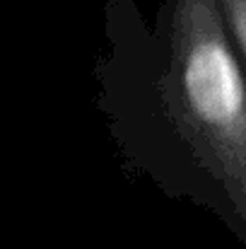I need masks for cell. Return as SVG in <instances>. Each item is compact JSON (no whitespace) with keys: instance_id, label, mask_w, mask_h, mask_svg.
<instances>
[{"instance_id":"obj_1","label":"cell","mask_w":246,"mask_h":249,"mask_svg":"<svg viewBox=\"0 0 246 249\" xmlns=\"http://www.w3.org/2000/svg\"><path fill=\"white\" fill-rule=\"evenodd\" d=\"M166 97L181 133L246 223V83L203 0H188L176 19Z\"/></svg>"},{"instance_id":"obj_2","label":"cell","mask_w":246,"mask_h":249,"mask_svg":"<svg viewBox=\"0 0 246 249\" xmlns=\"http://www.w3.org/2000/svg\"><path fill=\"white\" fill-rule=\"evenodd\" d=\"M234 24H237V32H239V41L246 51V2L234 5Z\"/></svg>"}]
</instances>
